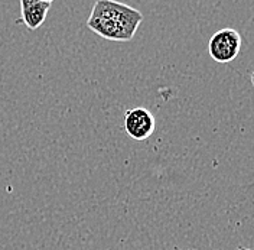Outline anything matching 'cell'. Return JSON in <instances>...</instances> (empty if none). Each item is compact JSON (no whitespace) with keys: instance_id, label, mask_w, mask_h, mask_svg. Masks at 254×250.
<instances>
[{"instance_id":"obj_1","label":"cell","mask_w":254,"mask_h":250,"mask_svg":"<svg viewBox=\"0 0 254 250\" xmlns=\"http://www.w3.org/2000/svg\"><path fill=\"white\" fill-rule=\"evenodd\" d=\"M143 19L142 12L128 4L117 0H97L87 19V26L104 39L128 42L134 38Z\"/></svg>"},{"instance_id":"obj_2","label":"cell","mask_w":254,"mask_h":250,"mask_svg":"<svg viewBox=\"0 0 254 250\" xmlns=\"http://www.w3.org/2000/svg\"><path fill=\"white\" fill-rule=\"evenodd\" d=\"M243 45L240 32L233 28L217 31L208 41V54L218 64H228L238 57Z\"/></svg>"},{"instance_id":"obj_3","label":"cell","mask_w":254,"mask_h":250,"mask_svg":"<svg viewBox=\"0 0 254 250\" xmlns=\"http://www.w3.org/2000/svg\"><path fill=\"white\" fill-rule=\"evenodd\" d=\"M156 127L155 116L144 107L127 110L125 116V129L127 135L134 141L149 139Z\"/></svg>"},{"instance_id":"obj_4","label":"cell","mask_w":254,"mask_h":250,"mask_svg":"<svg viewBox=\"0 0 254 250\" xmlns=\"http://www.w3.org/2000/svg\"><path fill=\"white\" fill-rule=\"evenodd\" d=\"M51 3L42 0H20V15L22 22L29 31H36L44 25Z\"/></svg>"},{"instance_id":"obj_5","label":"cell","mask_w":254,"mask_h":250,"mask_svg":"<svg viewBox=\"0 0 254 250\" xmlns=\"http://www.w3.org/2000/svg\"><path fill=\"white\" fill-rule=\"evenodd\" d=\"M250 79H252V84H253V87H254V71H253V74H252V77H250Z\"/></svg>"},{"instance_id":"obj_6","label":"cell","mask_w":254,"mask_h":250,"mask_svg":"<svg viewBox=\"0 0 254 250\" xmlns=\"http://www.w3.org/2000/svg\"><path fill=\"white\" fill-rule=\"evenodd\" d=\"M42 1H47V3H52L54 0H42Z\"/></svg>"},{"instance_id":"obj_7","label":"cell","mask_w":254,"mask_h":250,"mask_svg":"<svg viewBox=\"0 0 254 250\" xmlns=\"http://www.w3.org/2000/svg\"><path fill=\"white\" fill-rule=\"evenodd\" d=\"M240 250H252V249H240Z\"/></svg>"}]
</instances>
